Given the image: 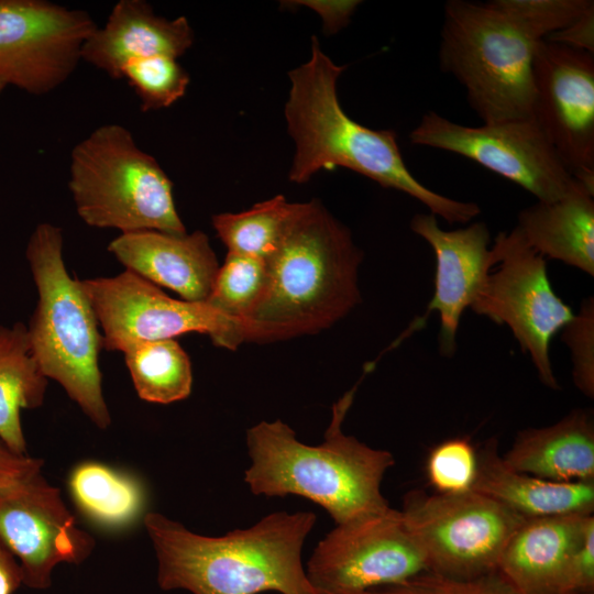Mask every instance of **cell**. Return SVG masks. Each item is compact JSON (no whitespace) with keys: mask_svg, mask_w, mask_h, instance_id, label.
I'll use <instances>...</instances> for the list:
<instances>
[{"mask_svg":"<svg viewBox=\"0 0 594 594\" xmlns=\"http://www.w3.org/2000/svg\"><path fill=\"white\" fill-rule=\"evenodd\" d=\"M344 69L321 51L314 36L309 59L289 72L284 112L295 154L288 179L301 184L320 169L341 166L417 199L449 223L464 224L480 215L477 204L438 194L415 178L395 131L366 128L344 112L337 94Z\"/></svg>","mask_w":594,"mask_h":594,"instance_id":"cell-1","label":"cell"},{"mask_svg":"<svg viewBox=\"0 0 594 594\" xmlns=\"http://www.w3.org/2000/svg\"><path fill=\"white\" fill-rule=\"evenodd\" d=\"M316 521L311 512H275L249 528L210 537L158 513L143 517L158 586L191 594H318L301 560Z\"/></svg>","mask_w":594,"mask_h":594,"instance_id":"cell-2","label":"cell"},{"mask_svg":"<svg viewBox=\"0 0 594 594\" xmlns=\"http://www.w3.org/2000/svg\"><path fill=\"white\" fill-rule=\"evenodd\" d=\"M362 252L318 200L297 202L268 262L266 293L240 327L242 342H274L329 328L361 301Z\"/></svg>","mask_w":594,"mask_h":594,"instance_id":"cell-3","label":"cell"},{"mask_svg":"<svg viewBox=\"0 0 594 594\" xmlns=\"http://www.w3.org/2000/svg\"><path fill=\"white\" fill-rule=\"evenodd\" d=\"M355 388L333 405L320 444L300 442L279 419L261 421L248 430L251 463L244 481L254 495L305 497L323 507L336 525L391 508L381 484L395 464L394 455L342 430Z\"/></svg>","mask_w":594,"mask_h":594,"instance_id":"cell-4","label":"cell"},{"mask_svg":"<svg viewBox=\"0 0 594 594\" xmlns=\"http://www.w3.org/2000/svg\"><path fill=\"white\" fill-rule=\"evenodd\" d=\"M25 255L38 295L28 327L33 355L44 375L56 381L98 428L106 429L111 417L98 363L102 336L81 280L65 267L62 229L37 224Z\"/></svg>","mask_w":594,"mask_h":594,"instance_id":"cell-5","label":"cell"},{"mask_svg":"<svg viewBox=\"0 0 594 594\" xmlns=\"http://www.w3.org/2000/svg\"><path fill=\"white\" fill-rule=\"evenodd\" d=\"M68 188L79 218L90 227L187 232L169 177L121 124H102L73 147Z\"/></svg>","mask_w":594,"mask_h":594,"instance_id":"cell-6","label":"cell"},{"mask_svg":"<svg viewBox=\"0 0 594 594\" xmlns=\"http://www.w3.org/2000/svg\"><path fill=\"white\" fill-rule=\"evenodd\" d=\"M538 43L490 1L449 0L439 66L463 86L483 123L532 118V61Z\"/></svg>","mask_w":594,"mask_h":594,"instance_id":"cell-7","label":"cell"},{"mask_svg":"<svg viewBox=\"0 0 594 594\" xmlns=\"http://www.w3.org/2000/svg\"><path fill=\"white\" fill-rule=\"evenodd\" d=\"M399 512L428 571L457 579L496 573L506 544L526 520L473 490L461 494L413 490Z\"/></svg>","mask_w":594,"mask_h":594,"instance_id":"cell-8","label":"cell"},{"mask_svg":"<svg viewBox=\"0 0 594 594\" xmlns=\"http://www.w3.org/2000/svg\"><path fill=\"white\" fill-rule=\"evenodd\" d=\"M491 250L494 266L470 308L497 324H506L529 355L541 383L558 389L550 342L574 312L553 290L546 258L514 230L501 232Z\"/></svg>","mask_w":594,"mask_h":594,"instance_id":"cell-9","label":"cell"},{"mask_svg":"<svg viewBox=\"0 0 594 594\" xmlns=\"http://www.w3.org/2000/svg\"><path fill=\"white\" fill-rule=\"evenodd\" d=\"M409 140L470 158L519 185L538 201L560 199L578 182L534 118L468 127L429 111Z\"/></svg>","mask_w":594,"mask_h":594,"instance_id":"cell-10","label":"cell"},{"mask_svg":"<svg viewBox=\"0 0 594 594\" xmlns=\"http://www.w3.org/2000/svg\"><path fill=\"white\" fill-rule=\"evenodd\" d=\"M102 329V348L124 352L142 342L198 332L217 345L235 350L238 326L206 302L172 298L158 286L125 270L113 277L81 280Z\"/></svg>","mask_w":594,"mask_h":594,"instance_id":"cell-11","label":"cell"},{"mask_svg":"<svg viewBox=\"0 0 594 594\" xmlns=\"http://www.w3.org/2000/svg\"><path fill=\"white\" fill-rule=\"evenodd\" d=\"M318 594H370L428 571L400 512L337 525L315 548L305 568Z\"/></svg>","mask_w":594,"mask_h":594,"instance_id":"cell-12","label":"cell"},{"mask_svg":"<svg viewBox=\"0 0 594 594\" xmlns=\"http://www.w3.org/2000/svg\"><path fill=\"white\" fill-rule=\"evenodd\" d=\"M96 29L82 10L45 0H0V77L30 95L54 91L75 72Z\"/></svg>","mask_w":594,"mask_h":594,"instance_id":"cell-13","label":"cell"},{"mask_svg":"<svg viewBox=\"0 0 594 594\" xmlns=\"http://www.w3.org/2000/svg\"><path fill=\"white\" fill-rule=\"evenodd\" d=\"M532 82L534 120L570 174L594 190V54L541 41Z\"/></svg>","mask_w":594,"mask_h":594,"instance_id":"cell-14","label":"cell"},{"mask_svg":"<svg viewBox=\"0 0 594 594\" xmlns=\"http://www.w3.org/2000/svg\"><path fill=\"white\" fill-rule=\"evenodd\" d=\"M0 542L16 559L22 584L33 590L48 588L56 565L79 564L95 547L41 472L0 487Z\"/></svg>","mask_w":594,"mask_h":594,"instance_id":"cell-15","label":"cell"},{"mask_svg":"<svg viewBox=\"0 0 594 594\" xmlns=\"http://www.w3.org/2000/svg\"><path fill=\"white\" fill-rule=\"evenodd\" d=\"M410 229L431 246L436 255L435 293L427 314L437 311L439 350L450 358L457 350L461 317L473 304L494 266L490 231L484 222L443 230L432 213L415 215Z\"/></svg>","mask_w":594,"mask_h":594,"instance_id":"cell-16","label":"cell"},{"mask_svg":"<svg viewBox=\"0 0 594 594\" xmlns=\"http://www.w3.org/2000/svg\"><path fill=\"white\" fill-rule=\"evenodd\" d=\"M108 250L128 271L193 302L208 300L220 267L202 231L127 232L113 239Z\"/></svg>","mask_w":594,"mask_h":594,"instance_id":"cell-17","label":"cell"},{"mask_svg":"<svg viewBox=\"0 0 594 594\" xmlns=\"http://www.w3.org/2000/svg\"><path fill=\"white\" fill-rule=\"evenodd\" d=\"M193 43L194 32L185 16L168 20L144 0H120L106 24L86 40L80 56L109 77L121 79L128 62L154 55L177 59Z\"/></svg>","mask_w":594,"mask_h":594,"instance_id":"cell-18","label":"cell"},{"mask_svg":"<svg viewBox=\"0 0 594 594\" xmlns=\"http://www.w3.org/2000/svg\"><path fill=\"white\" fill-rule=\"evenodd\" d=\"M590 515L526 518L506 544L496 573L516 594H559Z\"/></svg>","mask_w":594,"mask_h":594,"instance_id":"cell-19","label":"cell"},{"mask_svg":"<svg viewBox=\"0 0 594 594\" xmlns=\"http://www.w3.org/2000/svg\"><path fill=\"white\" fill-rule=\"evenodd\" d=\"M513 470L558 483L594 481V421L586 409L553 425L518 431L502 455Z\"/></svg>","mask_w":594,"mask_h":594,"instance_id":"cell-20","label":"cell"},{"mask_svg":"<svg viewBox=\"0 0 594 594\" xmlns=\"http://www.w3.org/2000/svg\"><path fill=\"white\" fill-rule=\"evenodd\" d=\"M513 230L544 258L594 275V190L579 180L560 199L520 210Z\"/></svg>","mask_w":594,"mask_h":594,"instance_id":"cell-21","label":"cell"},{"mask_svg":"<svg viewBox=\"0 0 594 594\" xmlns=\"http://www.w3.org/2000/svg\"><path fill=\"white\" fill-rule=\"evenodd\" d=\"M473 491L484 494L525 518L593 514L594 481L558 483L509 468L496 439L477 450Z\"/></svg>","mask_w":594,"mask_h":594,"instance_id":"cell-22","label":"cell"},{"mask_svg":"<svg viewBox=\"0 0 594 594\" xmlns=\"http://www.w3.org/2000/svg\"><path fill=\"white\" fill-rule=\"evenodd\" d=\"M47 387L33 355L28 327L16 322L0 326V440L14 453L25 454L21 410L43 404Z\"/></svg>","mask_w":594,"mask_h":594,"instance_id":"cell-23","label":"cell"},{"mask_svg":"<svg viewBox=\"0 0 594 594\" xmlns=\"http://www.w3.org/2000/svg\"><path fill=\"white\" fill-rule=\"evenodd\" d=\"M70 495L80 513L108 529L130 526L144 512L146 497L133 475L96 461H85L68 477Z\"/></svg>","mask_w":594,"mask_h":594,"instance_id":"cell-24","label":"cell"},{"mask_svg":"<svg viewBox=\"0 0 594 594\" xmlns=\"http://www.w3.org/2000/svg\"><path fill=\"white\" fill-rule=\"evenodd\" d=\"M123 354L141 399L170 404L190 395L191 363L185 350L174 339L138 343L127 349Z\"/></svg>","mask_w":594,"mask_h":594,"instance_id":"cell-25","label":"cell"},{"mask_svg":"<svg viewBox=\"0 0 594 594\" xmlns=\"http://www.w3.org/2000/svg\"><path fill=\"white\" fill-rule=\"evenodd\" d=\"M297 202L283 195L261 201L237 213L212 217V226L228 252L270 262L282 245Z\"/></svg>","mask_w":594,"mask_h":594,"instance_id":"cell-26","label":"cell"},{"mask_svg":"<svg viewBox=\"0 0 594 594\" xmlns=\"http://www.w3.org/2000/svg\"><path fill=\"white\" fill-rule=\"evenodd\" d=\"M268 278L267 262L228 252L206 304L234 322L241 339L240 327L263 299Z\"/></svg>","mask_w":594,"mask_h":594,"instance_id":"cell-27","label":"cell"},{"mask_svg":"<svg viewBox=\"0 0 594 594\" xmlns=\"http://www.w3.org/2000/svg\"><path fill=\"white\" fill-rule=\"evenodd\" d=\"M140 99L142 111L168 108L186 92L190 78L176 58L154 55L128 62L121 72Z\"/></svg>","mask_w":594,"mask_h":594,"instance_id":"cell-28","label":"cell"},{"mask_svg":"<svg viewBox=\"0 0 594 594\" xmlns=\"http://www.w3.org/2000/svg\"><path fill=\"white\" fill-rule=\"evenodd\" d=\"M490 2L536 42L547 40L594 7L593 0H492Z\"/></svg>","mask_w":594,"mask_h":594,"instance_id":"cell-29","label":"cell"},{"mask_svg":"<svg viewBox=\"0 0 594 594\" xmlns=\"http://www.w3.org/2000/svg\"><path fill=\"white\" fill-rule=\"evenodd\" d=\"M426 472L436 493L470 492L477 474V450L466 438L447 439L430 451Z\"/></svg>","mask_w":594,"mask_h":594,"instance_id":"cell-30","label":"cell"},{"mask_svg":"<svg viewBox=\"0 0 594 594\" xmlns=\"http://www.w3.org/2000/svg\"><path fill=\"white\" fill-rule=\"evenodd\" d=\"M370 594H516L497 574L457 579L426 571L400 583L374 588Z\"/></svg>","mask_w":594,"mask_h":594,"instance_id":"cell-31","label":"cell"},{"mask_svg":"<svg viewBox=\"0 0 594 594\" xmlns=\"http://www.w3.org/2000/svg\"><path fill=\"white\" fill-rule=\"evenodd\" d=\"M572 360V377L575 386L586 397L594 396V302L583 300L580 311L560 331Z\"/></svg>","mask_w":594,"mask_h":594,"instance_id":"cell-32","label":"cell"},{"mask_svg":"<svg viewBox=\"0 0 594 594\" xmlns=\"http://www.w3.org/2000/svg\"><path fill=\"white\" fill-rule=\"evenodd\" d=\"M594 593V516H588L582 537L573 550L559 594Z\"/></svg>","mask_w":594,"mask_h":594,"instance_id":"cell-33","label":"cell"},{"mask_svg":"<svg viewBox=\"0 0 594 594\" xmlns=\"http://www.w3.org/2000/svg\"><path fill=\"white\" fill-rule=\"evenodd\" d=\"M43 461L12 452L0 440V487H6L41 472Z\"/></svg>","mask_w":594,"mask_h":594,"instance_id":"cell-34","label":"cell"},{"mask_svg":"<svg viewBox=\"0 0 594 594\" xmlns=\"http://www.w3.org/2000/svg\"><path fill=\"white\" fill-rule=\"evenodd\" d=\"M544 41L594 54V7Z\"/></svg>","mask_w":594,"mask_h":594,"instance_id":"cell-35","label":"cell"},{"mask_svg":"<svg viewBox=\"0 0 594 594\" xmlns=\"http://www.w3.org/2000/svg\"><path fill=\"white\" fill-rule=\"evenodd\" d=\"M22 584L16 559L0 542V594H13Z\"/></svg>","mask_w":594,"mask_h":594,"instance_id":"cell-36","label":"cell"},{"mask_svg":"<svg viewBox=\"0 0 594 594\" xmlns=\"http://www.w3.org/2000/svg\"><path fill=\"white\" fill-rule=\"evenodd\" d=\"M8 86V84L0 77V94L3 91V89Z\"/></svg>","mask_w":594,"mask_h":594,"instance_id":"cell-37","label":"cell"},{"mask_svg":"<svg viewBox=\"0 0 594 594\" xmlns=\"http://www.w3.org/2000/svg\"><path fill=\"white\" fill-rule=\"evenodd\" d=\"M588 594H594V593H588Z\"/></svg>","mask_w":594,"mask_h":594,"instance_id":"cell-38","label":"cell"}]
</instances>
